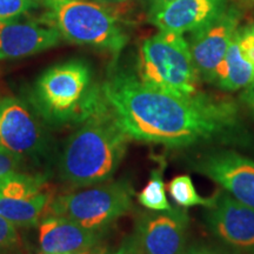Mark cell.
<instances>
[{
	"instance_id": "6da1fadb",
	"label": "cell",
	"mask_w": 254,
	"mask_h": 254,
	"mask_svg": "<svg viewBox=\"0 0 254 254\" xmlns=\"http://www.w3.org/2000/svg\"><path fill=\"white\" fill-rule=\"evenodd\" d=\"M111 111L133 140L167 147L238 141L244 135L233 103L199 93L178 97L155 90L138 75L113 69L103 85Z\"/></svg>"
},
{
	"instance_id": "7a4b0ae2",
	"label": "cell",
	"mask_w": 254,
	"mask_h": 254,
	"mask_svg": "<svg viewBox=\"0 0 254 254\" xmlns=\"http://www.w3.org/2000/svg\"><path fill=\"white\" fill-rule=\"evenodd\" d=\"M131 140L110 106L80 124L59 158V174L72 187L109 182L118 170Z\"/></svg>"
},
{
	"instance_id": "3957f363",
	"label": "cell",
	"mask_w": 254,
	"mask_h": 254,
	"mask_svg": "<svg viewBox=\"0 0 254 254\" xmlns=\"http://www.w3.org/2000/svg\"><path fill=\"white\" fill-rule=\"evenodd\" d=\"M34 107L51 125H80L109 107L103 88L94 86L91 67L68 60L46 69L32 93Z\"/></svg>"
},
{
	"instance_id": "277c9868",
	"label": "cell",
	"mask_w": 254,
	"mask_h": 254,
	"mask_svg": "<svg viewBox=\"0 0 254 254\" xmlns=\"http://www.w3.org/2000/svg\"><path fill=\"white\" fill-rule=\"evenodd\" d=\"M138 78L155 90L178 97L199 94L196 72L184 34L159 31L141 45Z\"/></svg>"
},
{
	"instance_id": "5b68a950",
	"label": "cell",
	"mask_w": 254,
	"mask_h": 254,
	"mask_svg": "<svg viewBox=\"0 0 254 254\" xmlns=\"http://www.w3.org/2000/svg\"><path fill=\"white\" fill-rule=\"evenodd\" d=\"M52 15L62 37L119 55L128 37L109 9L87 0H40Z\"/></svg>"
},
{
	"instance_id": "8992f818",
	"label": "cell",
	"mask_w": 254,
	"mask_h": 254,
	"mask_svg": "<svg viewBox=\"0 0 254 254\" xmlns=\"http://www.w3.org/2000/svg\"><path fill=\"white\" fill-rule=\"evenodd\" d=\"M134 190L129 183L116 182L53 196L44 217H63L90 230L104 232L131 211Z\"/></svg>"
},
{
	"instance_id": "52a82bcc",
	"label": "cell",
	"mask_w": 254,
	"mask_h": 254,
	"mask_svg": "<svg viewBox=\"0 0 254 254\" xmlns=\"http://www.w3.org/2000/svg\"><path fill=\"white\" fill-rule=\"evenodd\" d=\"M52 198L43 176L14 172L0 178V215L15 227L36 225Z\"/></svg>"
},
{
	"instance_id": "ba28073f",
	"label": "cell",
	"mask_w": 254,
	"mask_h": 254,
	"mask_svg": "<svg viewBox=\"0 0 254 254\" xmlns=\"http://www.w3.org/2000/svg\"><path fill=\"white\" fill-rule=\"evenodd\" d=\"M27 14L0 19V59L24 58L59 45L63 37L49 11L39 18Z\"/></svg>"
},
{
	"instance_id": "9c48e42d",
	"label": "cell",
	"mask_w": 254,
	"mask_h": 254,
	"mask_svg": "<svg viewBox=\"0 0 254 254\" xmlns=\"http://www.w3.org/2000/svg\"><path fill=\"white\" fill-rule=\"evenodd\" d=\"M194 170L254 209V160L239 152L217 148L194 161Z\"/></svg>"
},
{
	"instance_id": "30bf717a",
	"label": "cell",
	"mask_w": 254,
	"mask_h": 254,
	"mask_svg": "<svg viewBox=\"0 0 254 254\" xmlns=\"http://www.w3.org/2000/svg\"><path fill=\"white\" fill-rule=\"evenodd\" d=\"M211 233L231 249L254 253V209L241 204L225 190L212 196L204 211Z\"/></svg>"
},
{
	"instance_id": "8fae6325",
	"label": "cell",
	"mask_w": 254,
	"mask_h": 254,
	"mask_svg": "<svg viewBox=\"0 0 254 254\" xmlns=\"http://www.w3.org/2000/svg\"><path fill=\"white\" fill-rule=\"evenodd\" d=\"M189 213L184 207L152 211L139 218L135 243L140 254H184Z\"/></svg>"
},
{
	"instance_id": "7c38bea8",
	"label": "cell",
	"mask_w": 254,
	"mask_h": 254,
	"mask_svg": "<svg viewBox=\"0 0 254 254\" xmlns=\"http://www.w3.org/2000/svg\"><path fill=\"white\" fill-rule=\"evenodd\" d=\"M239 20V12L236 8L225 9L208 24L190 32L187 41L199 78L214 82L215 69L226 55Z\"/></svg>"
},
{
	"instance_id": "4fadbf2b",
	"label": "cell",
	"mask_w": 254,
	"mask_h": 254,
	"mask_svg": "<svg viewBox=\"0 0 254 254\" xmlns=\"http://www.w3.org/2000/svg\"><path fill=\"white\" fill-rule=\"evenodd\" d=\"M1 101L0 146L21 159L45 155V133L33 114L21 101L13 98H5Z\"/></svg>"
},
{
	"instance_id": "5bb4252c",
	"label": "cell",
	"mask_w": 254,
	"mask_h": 254,
	"mask_svg": "<svg viewBox=\"0 0 254 254\" xmlns=\"http://www.w3.org/2000/svg\"><path fill=\"white\" fill-rule=\"evenodd\" d=\"M227 0H177L150 12L159 31L185 34L208 24L226 9Z\"/></svg>"
},
{
	"instance_id": "9a60e30c",
	"label": "cell",
	"mask_w": 254,
	"mask_h": 254,
	"mask_svg": "<svg viewBox=\"0 0 254 254\" xmlns=\"http://www.w3.org/2000/svg\"><path fill=\"white\" fill-rule=\"evenodd\" d=\"M101 237L103 232L63 217H44L39 225L41 252L49 254H88L94 251Z\"/></svg>"
},
{
	"instance_id": "2e32d148",
	"label": "cell",
	"mask_w": 254,
	"mask_h": 254,
	"mask_svg": "<svg viewBox=\"0 0 254 254\" xmlns=\"http://www.w3.org/2000/svg\"><path fill=\"white\" fill-rule=\"evenodd\" d=\"M254 81V66L241 55L234 34L226 55L215 69L214 82L221 90L238 91Z\"/></svg>"
},
{
	"instance_id": "e0dca14e",
	"label": "cell",
	"mask_w": 254,
	"mask_h": 254,
	"mask_svg": "<svg viewBox=\"0 0 254 254\" xmlns=\"http://www.w3.org/2000/svg\"><path fill=\"white\" fill-rule=\"evenodd\" d=\"M163 173V166H159L152 171L147 185L138 194V201L151 211H165V209L171 208V205L167 201L166 190H165Z\"/></svg>"
},
{
	"instance_id": "ac0fdd59",
	"label": "cell",
	"mask_w": 254,
	"mask_h": 254,
	"mask_svg": "<svg viewBox=\"0 0 254 254\" xmlns=\"http://www.w3.org/2000/svg\"><path fill=\"white\" fill-rule=\"evenodd\" d=\"M171 198L180 207H192V206H208L211 198H204L196 192L190 176H178L171 180L167 186Z\"/></svg>"
},
{
	"instance_id": "d6986e66",
	"label": "cell",
	"mask_w": 254,
	"mask_h": 254,
	"mask_svg": "<svg viewBox=\"0 0 254 254\" xmlns=\"http://www.w3.org/2000/svg\"><path fill=\"white\" fill-rule=\"evenodd\" d=\"M41 6L40 0H0V19L30 13Z\"/></svg>"
},
{
	"instance_id": "ffe728a7",
	"label": "cell",
	"mask_w": 254,
	"mask_h": 254,
	"mask_svg": "<svg viewBox=\"0 0 254 254\" xmlns=\"http://www.w3.org/2000/svg\"><path fill=\"white\" fill-rule=\"evenodd\" d=\"M239 50L247 62L254 66V24L236 32Z\"/></svg>"
},
{
	"instance_id": "44dd1931",
	"label": "cell",
	"mask_w": 254,
	"mask_h": 254,
	"mask_svg": "<svg viewBox=\"0 0 254 254\" xmlns=\"http://www.w3.org/2000/svg\"><path fill=\"white\" fill-rule=\"evenodd\" d=\"M21 161L23 159L19 155L12 153L11 151L0 146V178L17 172Z\"/></svg>"
},
{
	"instance_id": "7402d4cb",
	"label": "cell",
	"mask_w": 254,
	"mask_h": 254,
	"mask_svg": "<svg viewBox=\"0 0 254 254\" xmlns=\"http://www.w3.org/2000/svg\"><path fill=\"white\" fill-rule=\"evenodd\" d=\"M18 243V233L12 222L0 215V250L13 247Z\"/></svg>"
},
{
	"instance_id": "603a6c76",
	"label": "cell",
	"mask_w": 254,
	"mask_h": 254,
	"mask_svg": "<svg viewBox=\"0 0 254 254\" xmlns=\"http://www.w3.org/2000/svg\"><path fill=\"white\" fill-rule=\"evenodd\" d=\"M241 100L246 105L254 116V81L245 88V91L241 93Z\"/></svg>"
},
{
	"instance_id": "cb8c5ba5",
	"label": "cell",
	"mask_w": 254,
	"mask_h": 254,
	"mask_svg": "<svg viewBox=\"0 0 254 254\" xmlns=\"http://www.w3.org/2000/svg\"><path fill=\"white\" fill-rule=\"evenodd\" d=\"M184 254H231L225 252V251L212 249L208 246H192L190 249H186Z\"/></svg>"
},
{
	"instance_id": "d4e9b609",
	"label": "cell",
	"mask_w": 254,
	"mask_h": 254,
	"mask_svg": "<svg viewBox=\"0 0 254 254\" xmlns=\"http://www.w3.org/2000/svg\"><path fill=\"white\" fill-rule=\"evenodd\" d=\"M113 254H140V251H139L134 237H133V239L124 244V245Z\"/></svg>"
},
{
	"instance_id": "484cf974",
	"label": "cell",
	"mask_w": 254,
	"mask_h": 254,
	"mask_svg": "<svg viewBox=\"0 0 254 254\" xmlns=\"http://www.w3.org/2000/svg\"><path fill=\"white\" fill-rule=\"evenodd\" d=\"M173 1H177V0H151V11H154V9L163 7V6Z\"/></svg>"
},
{
	"instance_id": "4316f807",
	"label": "cell",
	"mask_w": 254,
	"mask_h": 254,
	"mask_svg": "<svg viewBox=\"0 0 254 254\" xmlns=\"http://www.w3.org/2000/svg\"><path fill=\"white\" fill-rule=\"evenodd\" d=\"M95 1H99V2H122V1H125V0H95Z\"/></svg>"
},
{
	"instance_id": "83f0119b",
	"label": "cell",
	"mask_w": 254,
	"mask_h": 254,
	"mask_svg": "<svg viewBox=\"0 0 254 254\" xmlns=\"http://www.w3.org/2000/svg\"><path fill=\"white\" fill-rule=\"evenodd\" d=\"M11 249H12V247H8V249H4V250H0V254H13V253H11Z\"/></svg>"
},
{
	"instance_id": "f1b7e54d",
	"label": "cell",
	"mask_w": 254,
	"mask_h": 254,
	"mask_svg": "<svg viewBox=\"0 0 254 254\" xmlns=\"http://www.w3.org/2000/svg\"><path fill=\"white\" fill-rule=\"evenodd\" d=\"M88 254H103V253L98 252V251H92V252H90Z\"/></svg>"
},
{
	"instance_id": "f546056e",
	"label": "cell",
	"mask_w": 254,
	"mask_h": 254,
	"mask_svg": "<svg viewBox=\"0 0 254 254\" xmlns=\"http://www.w3.org/2000/svg\"><path fill=\"white\" fill-rule=\"evenodd\" d=\"M1 103H2V101L0 100V113H1Z\"/></svg>"
},
{
	"instance_id": "4dcf8cb0",
	"label": "cell",
	"mask_w": 254,
	"mask_h": 254,
	"mask_svg": "<svg viewBox=\"0 0 254 254\" xmlns=\"http://www.w3.org/2000/svg\"><path fill=\"white\" fill-rule=\"evenodd\" d=\"M40 254H49V253H45V252H41Z\"/></svg>"
}]
</instances>
